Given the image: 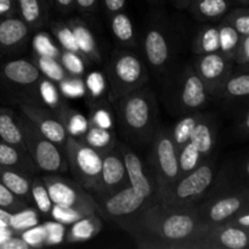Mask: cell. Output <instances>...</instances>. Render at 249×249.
<instances>
[{
  "label": "cell",
  "instance_id": "obj_11",
  "mask_svg": "<svg viewBox=\"0 0 249 249\" xmlns=\"http://www.w3.org/2000/svg\"><path fill=\"white\" fill-rule=\"evenodd\" d=\"M94 199L96 203V213L114 224L131 218L150 203L148 199L138 194L130 185L109 196L94 197Z\"/></svg>",
  "mask_w": 249,
  "mask_h": 249
},
{
  "label": "cell",
  "instance_id": "obj_33",
  "mask_svg": "<svg viewBox=\"0 0 249 249\" xmlns=\"http://www.w3.org/2000/svg\"><path fill=\"white\" fill-rule=\"evenodd\" d=\"M192 51L196 55L219 53L220 51V34H219L218 26L201 27L195 36Z\"/></svg>",
  "mask_w": 249,
  "mask_h": 249
},
{
  "label": "cell",
  "instance_id": "obj_4",
  "mask_svg": "<svg viewBox=\"0 0 249 249\" xmlns=\"http://www.w3.org/2000/svg\"><path fill=\"white\" fill-rule=\"evenodd\" d=\"M209 92L194 65H185L168 78L163 90V101L170 114L198 112L207 106Z\"/></svg>",
  "mask_w": 249,
  "mask_h": 249
},
{
  "label": "cell",
  "instance_id": "obj_21",
  "mask_svg": "<svg viewBox=\"0 0 249 249\" xmlns=\"http://www.w3.org/2000/svg\"><path fill=\"white\" fill-rule=\"evenodd\" d=\"M51 0H17V14L32 32L43 28L49 21Z\"/></svg>",
  "mask_w": 249,
  "mask_h": 249
},
{
  "label": "cell",
  "instance_id": "obj_55",
  "mask_svg": "<svg viewBox=\"0 0 249 249\" xmlns=\"http://www.w3.org/2000/svg\"><path fill=\"white\" fill-rule=\"evenodd\" d=\"M51 2L61 14H70L75 9V0H51Z\"/></svg>",
  "mask_w": 249,
  "mask_h": 249
},
{
  "label": "cell",
  "instance_id": "obj_62",
  "mask_svg": "<svg viewBox=\"0 0 249 249\" xmlns=\"http://www.w3.org/2000/svg\"><path fill=\"white\" fill-rule=\"evenodd\" d=\"M232 1L238 2V4H242L243 6H248L249 4V0H232Z\"/></svg>",
  "mask_w": 249,
  "mask_h": 249
},
{
  "label": "cell",
  "instance_id": "obj_31",
  "mask_svg": "<svg viewBox=\"0 0 249 249\" xmlns=\"http://www.w3.org/2000/svg\"><path fill=\"white\" fill-rule=\"evenodd\" d=\"M78 140L96 150L102 156L112 151L117 146L116 135H114L113 131L108 130V129L99 128L96 125H91V124L88 128L87 133Z\"/></svg>",
  "mask_w": 249,
  "mask_h": 249
},
{
  "label": "cell",
  "instance_id": "obj_44",
  "mask_svg": "<svg viewBox=\"0 0 249 249\" xmlns=\"http://www.w3.org/2000/svg\"><path fill=\"white\" fill-rule=\"evenodd\" d=\"M221 19L233 27L241 36H249V10L247 6L231 9Z\"/></svg>",
  "mask_w": 249,
  "mask_h": 249
},
{
  "label": "cell",
  "instance_id": "obj_35",
  "mask_svg": "<svg viewBox=\"0 0 249 249\" xmlns=\"http://www.w3.org/2000/svg\"><path fill=\"white\" fill-rule=\"evenodd\" d=\"M84 78V77H83ZM85 96L89 97L91 105L104 102L105 97L108 94V84H107L106 74L101 71H91L84 78Z\"/></svg>",
  "mask_w": 249,
  "mask_h": 249
},
{
  "label": "cell",
  "instance_id": "obj_47",
  "mask_svg": "<svg viewBox=\"0 0 249 249\" xmlns=\"http://www.w3.org/2000/svg\"><path fill=\"white\" fill-rule=\"evenodd\" d=\"M49 216H50L53 220L58 221V223L63 224V225H71V224H73L74 221H77L78 219L85 216V214L75 208L60 206V204H53V208H51L50 215Z\"/></svg>",
  "mask_w": 249,
  "mask_h": 249
},
{
  "label": "cell",
  "instance_id": "obj_51",
  "mask_svg": "<svg viewBox=\"0 0 249 249\" xmlns=\"http://www.w3.org/2000/svg\"><path fill=\"white\" fill-rule=\"evenodd\" d=\"M233 65L238 68L248 70L249 67V36H241V40L238 43L237 49L235 51V55L232 57Z\"/></svg>",
  "mask_w": 249,
  "mask_h": 249
},
{
  "label": "cell",
  "instance_id": "obj_16",
  "mask_svg": "<svg viewBox=\"0 0 249 249\" xmlns=\"http://www.w3.org/2000/svg\"><path fill=\"white\" fill-rule=\"evenodd\" d=\"M129 186L125 165L118 146L102 157V168L95 197H106Z\"/></svg>",
  "mask_w": 249,
  "mask_h": 249
},
{
  "label": "cell",
  "instance_id": "obj_43",
  "mask_svg": "<svg viewBox=\"0 0 249 249\" xmlns=\"http://www.w3.org/2000/svg\"><path fill=\"white\" fill-rule=\"evenodd\" d=\"M50 27H51V33H53V36L56 39V43H57V45L60 46L62 50L79 53L77 44H75V39H74V36H73V32L72 29H71V27L68 26L67 22L55 21L51 23Z\"/></svg>",
  "mask_w": 249,
  "mask_h": 249
},
{
  "label": "cell",
  "instance_id": "obj_8",
  "mask_svg": "<svg viewBox=\"0 0 249 249\" xmlns=\"http://www.w3.org/2000/svg\"><path fill=\"white\" fill-rule=\"evenodd\" d=\"M17 122L23 134L27 152L36 163V169L46 174H61L68 172L63 148L41 135L23 114L17 116Z\"/></svg>",
  "mask_w": 249,
  "mask_h": 249
},
{
  "label": "cell",
  "instance_id": "obj_41",
  "mask_svg": "<svg viewBox=\"0 0 249 249\" xmlns=\"http://www.w3.org/2000/svg\"><path fill=\"white\" fill-rule=\"evenodd\" d=\"M31 197L32 201L34 202L36 207V211L43 215L49 216L50 215L51 208H53V203L51 201L50 196H49L48 189H46L45 184H44L41 178L33 177L31 184Z\"/></svg>",
  "mask_w": 249,
  "mask_h": 249
},
{
  "label": "cell",
  "instance_id": "obj_14",
  "mask_svg": "<svg viewBox=\"0 0 249 249\" xmlns=\"http://www.w3.org/2000/svg\"><path fill=\"white\" fill-rule=\"evenodd\" d=\"M19 108L22 114L36 126L41 135L60 146L61 148L65 147V143L68 139L67 131L53 111L32 102H22Z\"/></svg>",
  "mask_w": 249,
  "mask_h": 249
},
{
  "label": "cell",
  "instance_id": "obj_10",
  "mask_svg": "<svg viewBox=\"0 0 249 249\" xmlns=\"http://www.w3.org/2000/svg\"><path fill=\"white\" fill-rule=\"evenodd\" d=\"M41 179L53 204L75 208L85 215L96 213L94 197L77 180H71L58 174H46Z\"/></svg>",
  "mask_w": 249,
  "mask_h": 249
},
{
  "label": "cell",
  "instance_id": "obj_53",
  "mask_svg": "<svg viewBox=\"0 0 249 249\" xmlns=\"http://www.w3.org/2000/svg\"><path fill=\"white\" fill-rule=\"evenodd\" d=\"M17 14V0H0V18Z\"/></svg>",
  "mask_w": 249,
  "mask_h": 249
},
{
  "label": "cell",
  "instance_id": "obj_19",
  "mask_svg": "<svg viewBox=\"0 0 249 249\" xmlns=\"http://www.w3.org/2000/svg\"><path fill=\"white\" fill-rule=\"evenodd\" d=\"M31 33L18 15L0 18V51L9 53L23 48Z\"/></svg>",
  "mask_w": 249,
  "mask_h": 249
},
{
  "label": "cell",
  "instance_id": "obj_50",
  "mask_svg": "<svg viewBox=\"0 0 249 249\" xmlns=\"http://www.w3.org/2000/svg\"><path fill=\"white\" fill-rule=\"evenodd\" d=\"M27 204L28 203L15 196L5 185L0 182V208L14 213V212H18L23 209L24 207H27Z\"/></svg>",
  "mask_w": 249,
  "mask_h": 249
},
{
  "label": "cell",
  "instance_id": "obj_27",
  "mask_svg": "<svg viewBox=\"0 0 249 249\" xmlns=\"http://www.w3.org/2000/svg\"><path fill=\"white\" fill-rule=\"evenodd\" d=\"M33 177L12 168L0 165V182L7 187L15 196L26 203L32 201L31 184Z\"/></svg>",
  "mask_w": 249,
  "mask_h": 249
},
{
  "label": "cell",
  "instance_id": "obj_12",
  "mask_svg": "<svg viewBox=\"0 0 249 249\" xmlns=\"http://www.w3.org/2000/svg\"><path fill=\"white\" fill-rule=\"evenodd\" d=\"M248 245V230L228 221L204 226L192 249H246Z\"/></svg>",
  "mask_w": 249,
  "mask_h": 249
},
{
  "label": "cell",
  "instance_id": "obj_42",
  "mask_svg": "<svg viewBox=\"0 0 249 249\" xmlns=\"http://www.w3.org/2000/svg\"><path fill=\"white\" fill-rule=\"evenodd\" d=\"M218 28L219 34H220V51L219 53H223L225 57L232 60L238 43L241 40V36L233 27H231L223 19H220Z\"/></svg>",
  "mask_w": 249,
  "mask_h": 249
},
{
  "label": "cell",
  "instance_id": "obj_28",
  "mask_svg": "<svg viewBox=\"0 0 249 249\" xmlns=\"http://www.w3.org/2000/svg\"><path fill=\"white\" fill-rule=\"evenodd\" d=\"M249 95V72L248 70L238 68L232 71L228 79L223 83L218 91L213 95L218 99H246Z\"/></svg>",
  "mask_w": 249,
  "mask_h": 249
},
{
  "label": "cell",
  "instance_id": "obj_46",
  "mask_svg": "<svg viewBox=\"0 0 249 249\" xmlns=\"http://www.w3.org/2000/svg\"><path fill=\"white\" fill-rule=\"evenodd\" d=\"M58 90L61 92V96L66 99H80L85 96V84L83 77H72L67 75L63 80L58 83Z\"/></svg>",
  "mask_w": 249,
  "mask_h": 249
},
{
  "label": "cell",
  "instance_id": "obj_52",
  "mask_svg": "<svg viewBox=\"0 0 249 249\" xmlns=\"http://www.w3.org/2000/svg\"><path fill=\"white\" fill-rule=\"evenodd\" d=\"M0 249H31L27 246V243L19 237V235L10 236L7 240L0 243Z\"/></svg>",
  "mask_w": 249,
  "mask_h": 249
},
{
  "label": "cell",
  "instance_id": "obj_13",
  "mask_svg": "<svg viewBox=\"0 0 249 249\" xmlns=\"http://www.w3.org/2000/svg\"><path fill=\"white\" fill-rule=\"evenodd\" d=\"M194 68L203 80L209 95L213 96L232 73L235 65L232 60L225 57L221 53H211L197 55Z\"/></svg>",
  "mask_w": 249,
  "mask_h": 249
},
{
  "label": "cell",
  "instance_id": "obj_1",
  "mask_svg": "<svg viewBox=\"0 0 249 249\" xmlns=\"http://www.w3.org/2000/svg\"><path fill=\"white\" fill-rule=\"evenodd\" d=\"M117 225L143 249H192L206 226L199 220L196 207L179 208L160 202H150Z\"/></svg>",
  "mask_w": 249,
  "mask_h": 249
},
{
  "label": "cell",
  "instance_id": "obj_49",
  "mask_svg": "<svg viewBox=\"0 0 249 249\" xmlns=\"http://www.w3.org/2000/svg\"><path fill=\"white\" fill-rule=\"evenodd\" d=\"M46 231L45 246H56L60 245L66 238V225L55 220H48L43 224Z\"/></svg>",
  "mask_w": 249,
  "mask_h": 249
},
{
  "label": "cell",
  "instance_id": "obj_24",
  "mask_svg": "<svg viewBox=\"0 0 249 249\" xmlns=\"http://www.w3.org/2000/svg\"><path fill=\"white\" fill-rule=\"evenodd\" d=\"M0 165L19 170L34 177L38 169L27 151L0 141Z\"/></svg>",
  "mask_w": 249,
  "mask_h": 249
},
{
  "label": "cell",
  "instance_id": "obj_56",
  "mask_svg": "<svg viewBox=\"0 0 249 249\" xmlns=\"http://www.w3.org/2000/svg\"><path fill=\"white\" fill-rule=\"evenodd\" d=\"M75 9L80 12H94L97 9V0H75Z\"/></svg>",
  "mask_w": 249,
  "mask_h": 249
},
{
  "label": "cell",
  "instance_id": "obj_25",
  "mask_svg": "<svg viewBox=\"0 0 249 249\" xmlns=\"http://www.w3.org/2000/svg\"><path fill=\"white\" fill-rule=\"evenodd\" d=\"M108 18L112 34L117 43L124 49H135L138 46V36H136L135 26L128 14L122 10L108 16Z\"/></svg>",
  "mask_w": 249,
  "mask_h": 249
},
{
  "label": "cell",
  "instance_id": "obj_2",
  "mask_svg": "<svg viewBox=\"0 0 249 249\" xmlns=\"http://www.w3.org/2000/svg\"><path fill=\"white\" fill-rule=\"evenodd\" d=\"M122 134L136 145L151 142L158 123V102L155 92L147 87L128 92L114 102Z\"/></svg>",
  "mask_w": 249,
  "mask_h": 249
},
{
  "label": "cell",
  "instance_id": "obj_45",
  "mask_svg": "<svg viewBox=\"0 0 249 249\" xmlns=\"http://www.w3.org/2000/svg\"><path fill=\"white\" fill-rule=\"evenodd\" d=\"M89 123L91 124V125L99 126V128L113 130L114 128L113 113H112L111 109H109L104 102L91 105Z\"/></svg>",
  "mask_w": 249,
  "mask_h": 249
},
{
  "label": "cell",
  "instance_id": "obj_54",
  "mask_svg": "<svg viewBox=\"0 0 249 249\" xmlns=\"http://www.w3.org/2000/svg\"><path fill=\"white\" fill-rule=\"evenodd\" d=\"M102 4H104L107 16H111V15L125 9L126 0H102Z\"/></svg>",
  "mask_w": 249,
  "mask_h": 249
},
{
  "label": "cell",
  "instance_id": "obj_15",
  "mask_svg": "<svg viewBox=\"0 0 249 249\" xmlns=\"http://www.w3.org/2000/svg\"><path fill=\"white\" fill-rule=\"evenodd\" d=\"M143 53L147 65L160 73L167 68L172 57V39L164 26L151 23L143 36Z\"/></svg>",
  "mask_w": 249,
  "mask_h": 249
},
{
  "label": "cell",
  "instance_id": "obj_23",
  "mask_svg": "<svg viewBox=\"0 0 249 249\" xmlns=\"http://www.w3.org/2000/svg\"><path fill=\"white\" fill-rule=\"evenodd\" d=\"M232 0H192L187 9L199 22L220 21L231 10Z\"/></svg>",
  "mask_w": 249,
  "mask_h": 249
},
{
  "label": "cell",
  "instance_id": "obj_20",
  "mask_svg": "<svg viewBox=\"0 0 249 249\" xmlns=\"http://www.w3.org/2000/svg\"><path fill=\"white\" fill-rule=\"evenodd\" d=\"M67 23L72 29L79 53L90 63L101 62V53L97 45L96 36L92 33L90 27L79 17H72L68 19Z\"/></svg>",
  "mask_w": 249,
  "mask_h": 249
},
{
  "label": "cell",
  "instance_id": "obj_60",
  "mask_svg": "<svg viewBox=\"0 0 249 249\" xmlns=\"http://www.w3.org/2000/svg\"><path fill=\"white\" fill-rule=\"evenodd\" d=\"M192 0H173V4H174V6L177 7V9H181V10H185L189 7V5L191 4Z\"/></svg>",
  "mask_w": 249,
  "mask_h": 249
},
{
  "label": "cell",
  "instance_id": "obj_7",
  "mask_svg": "<svg viewBox=\"0 0 249 249\" xmlns=\"http://www.w3.org/2000/svg\"><path fill=\"white\" fill-rule=\"evenodd\" d=\"M150 143V163L152 165V175L156 184V202L158 197L167 191L179 178V151L170 138L169 129L162 124L157 126Z\"/></svg>",
  "mask_w": 249,
  "mask_h": 249
},
{
  "label": "cell",
  "instance_id": "obj_22",
  "mask_svg": "<svg viewBox=\"0 0 249 249\" xmlns=\"http://www.w3.org/2000/svg\"><path fill=\"white\" fill-rule=\"evenodd\" d=\"M216 126L215 118L211 114L202 113V117L197 122L190 141L197 147L204 158L212 155L216 142Z\"/></svg>",
  "mask_w": 249,
  "mask_h": 249
},
{
  "label": "cell",
  "instance_id": "obj_59",
  "mask_svg": "<svg viewBox=\"0 0 249 249\" xmlns=\"http://www.w3.org/2000/svg\"><path fill=\"white\" fill-rule=\"evenodd\" d=\"M14 235L11 230L9 228H4V226H0V243L4 242L5 240L10 237V236Z\"/></svg>",
  "mask_w": 249,
  "mask_h": 249
},
{
  "label": "cell",
  "instance_id": "obj_18",
  "mask_svg": "<svg viewBox=\"0 0 249 249\" xmlns=\"http://www.w3.org/2000/svg\"><path fill=\"white\" fill-rule=\"evenodd\" d=\"M2 79L14 87L22 89H36L41 78L40 72L32 61L16 58L5 62L0 71Z\"/></svg>",
  "mask_w": 249,
  "mask_h": 249
},
{
  "label": "cell",
  "instance_id": "obj_17",
  "mask_svg": "<svg viewBox=\"0 0 249 249\" xmlns=\"http://www.w3.org/2000/svg\"><path fill=\"white\" fill-rule=\"evenodd\" d=\"M117 146L123 157L129 185L146 199H148L150 202H155L156 184L152 173H148L142 160L129 146L122 145V143Z\"/></svg>",
  "mask_w": 249,
  "mask_h": 249
},
{
  "label": "cell",
  "instance_id": "obj_38",
  "mask_svg": "<svg viewBox=\"0 0 249 249\" xmlns=\"http://www.w3.org/2000/svg\"><path fill=\"white\" fill-rule=\"evenodd\" d=\"M204 160L203 156L201 155L196 146L189 141L185 143L178 152V163H179V178L182 175L187 174V173L192 172L196 169L202 160Z\"/></svg>",
  "mask_w": 249,
  "mask_h": 249
},
{
  "label": "cell",
  "instance_id": "obj_29",
  "mask_svg": "<svg viewBox=\"0 0 249 249\" xmlns=\"http://www.w3.org/2000/svg\"><path fill=\"white\" fill-rule=\"evenodd\" d=\"M0 141L27 151L17 116L11 109L2 107H0Z\"/></svg>",
  "mask_w": 249,
  "mask_h": 249
},
{
  "label": "cell",
  "instance_id": "obj_26",
  "mask_svg": "<svg viewBox=\"0 0 249 249\" xmlns=\"http://www.w3.org/2000/svg\"><path fill=\"white\" fill-rule=\"evenodd\" d=\"M101 229L102 220L97 213L85 215L71 224V228L66 231L65 241L68 243L87 242L94 238L101 231Z\"/></svg>",
  "mask_w": 249,
  "mask_h": 249
},
{
  "label": "cell",
  "instance_id": "obj_37",
  "mask_svg": "<svg viewBox=\"0 0 249 249\" xmlns=\"http://www.w3.org/2000/svg\"><path fill=\"white\" fill-rule=\"evenodd\" d=\"M32 50H33V55L46 56V57H53L58 60L62 49L53 40V36L50 33L39 31L32 38Z\"/></svg>",
  "mask_w": 249,
  "mask_h": 249
},
{
  "label": "cell",
  "instance_id": "obj_30",
  "mask_svg": "<svg viewBox=\"0 0 249 249\" xmlns=\"http://www.w3.org/2000/svg\"><path fill=\"white\" fill-rule=\"evenodd\" d=\"M61 123L65 126L67 135L71 138L80 139L89 128V118L80 113L77 109H73L68 105H63L62 108L56 113Z\"/></svg>",
  "mask_w": 249,
  "mask_h": 249
},
{
  "label": "cell",
  "instance_id": "obj_3",
  "mask_svg": "<svg viewBox=\"0 0 249 249\" xmlns=\"http://www.w3.org/2000/svg\"><path fill=\"white\" fill-rule=\"evenodd\" d=\"M214 179L211 189L197 203L198 218L204 225L228 223L238 213L249 211V190L243 185H232L223 179Z\"/></svg>",
  "mask_w": 249,
  "mask_h": 249
},
{
  "label": "cell",
  "instance_id": "obj_32",
  "mask_svg": "<svg viewBox=\"0 0 249 249\" xmlns=\"http://www.w3.org/2000/svg\"><path fill=\"white\" fill-rule=\"evenodd\" d=\"M36 96H38L39 104H43L48 109L53 111V113H57L65 102L61 99V92L58 90L57 83L43 77L39 79L36 87Z\"/></svg>",
  "mask_w": 249,
  "mask_h": 249
},
{
  "label": "cell",
  "instance_id": "obj_63",
  "mask_svg": "<svg viewBox=\"0 0 249 249\" xmlns=\"http://www.w3.org/2000/svg\"><path fill=\"white\" fill-rule=\"evenodd\" d=\"M148 1H151V2H158V1H160V0H148Z\"/></svg>",
  "mask_w": 249,
  "mask_h": 249
},
{
  "label": "cell",
  "instance_id": "obj_36",
  "mask_svg": "<svg viewBox=\"0 0 249 249\" xmlns=\"http://www.w3.org/2000/svg\"><path fill=\"white\" fill-rule=\"evenodd\" d=\"M32 62L36 65V67L38 68L43 77L48 78V79L53 80L57 84L67 77V73L63 70L62 65L57 58L33 55L32 56Z\"/></svg>",
  "mask_w": 249,
  "mask_h": 249
},
{
  "label": "cell",
  "instance_id": "obj_40",
  "mask_svg": "<svg viewBox=\"0 0 249 249\" xmlns=\"http://www.w3.org/2000/svg\"><path fill=\"white\" fill-rule=\"evenodd\" d=\"M58 61L67 75H72V77H84L87 73V67L90 63L82 53L67 50L61 51Z\"/></svg>",
  "mask_w": 249,
  "mask_h": 249
},
{
  "label": "cell",
  "instance_id": "obj_34",
  "mask_svg": "<svg viewBox=\"0 0 249 249\" xmlns=\"http://www.w3.org/2000/svg\"><path fill=\"white\" fill-rule=\"evenodd\" d=\"M202 117V112H192V113L182 114L181 119L177 122V124L174 125V128L172 130H169L170 138H172L173 142H174L175 147L178 148V151L190 141L192 135V131H194L195 126H196L197 122L199 121V118Z\"/></svg>",
  "mask_w": 249,
  "mask_h": 249
},
{
  "label": "cell",
  "instance_id": "obj_58",
  "mask_svg": "<svg viewBox=\"0 0 249 249\" xmlns=\"http://www.w3.org/2000/svg\"><path fill=\"white\" fill-rule=\"evenodd\" d=\"M240 134L242 135L247 136L248 135V130H249V113H248V109H246L245 113H243V118L242 121H240Z\"/></svg>",
  "mask_w": 249,
  "mask_h": 249
},
{
  "label": "cell",
  "instance_id": "obj_5",
  "mask_svg": "<svg viewBox=\"0 0 249 249\" xmlns=\"http://www.w3.org/2000/svg\"><path fill=\"white\" fill-rule=\"evenodd\" d=\"M105 74L108 84L107 99L111 104L128 92L145 87L148 80L145 62L129 49H119L112 53L105 68Z\"/></svg>",
  "mask_w": 249,
  "mask_h": 249
},
{
  "label": "cell",
  "instance_id": "obj_9",
  "mask_svg": "<svg viewBox=\"0 0 249 249\" xmlns=\"http://www.w3.org/2000/svg\"><path fill=\"white\" fill-rule=\"evenodd\" d=\"M63 151L68 169L74 175L75 180L88 191H96L104 156L78 139L71 136H68Z\"/></svg>",
  "mask_w": 249,
  "mask_h": 249
},
{
  "label": "cell",
  "instance_id": "obj_61",
  "mask_svg": "<svg viewBox=\"0 0 249 249\" xmlns=\"http://www.w3.org/2000/svg\"><path fill=\"white\" fill-rule=\"evenodd\" d=\"M11 216V212H7L5 209L0 208V220H2L4 223H9V219Z\"/></svg>",
  "mask_w": 249,
  "mask_h": 249
},
{
  "label": "cell",
  "instance_id": "obj_39",
  "mask_svg": "<svg viewBox=\"0 0 249 249\" xmlns=\"http://www.w3.org/2000/svg\"><path fill=\"white\" fill-rule=\"evenodd\" d=\"M36 224H39V212L34 208L24 207L21 211L11 213L7 226L12 232L18 235L19 232L36 225Z\"/></svg>",
  "mask_w": 249,
  "mask_h": 249
},
{
  "label": "cell",
  "instance_id": "obj_48",
  "mask_svg": "<svg viewBox=\"0 0 249 249\" xmlns=\"http://www.w3.org/2000/svg\"><path fill=\"white\" fill-rule=\"evenodd\" d=\"M18 235L19 237L27 243V246H28L29 248L45 247L46 231H45V228H44V225L36 224V225L32 226V228L19 232Z\"/></svg>",
  "mask_w": 249,
  "mask_h": 249
},
{
  "label": "cell",
  "instance_id": "obj_6",
  "mask_svg": "<svg viewBox=\"0 0 249 249\" xmlns=\"http://www.w3.org/2000/svg\"><path fill=\"white\" fill-rule=\"evenodd\" d=\"M215 179V158L208 157L192 172L178 178L177 181L163 192L156 202L169 207L189 208L197 203L211 189Z\"/></svg>",
  "mask_w": 249,
  "mask_h": 249
},
{
  "label": "cell",
  "instance_id": "obj_57",
  "mask_svg": "<svg viewBox=\"0 0 249 249\" xmlns=\"http://www.w3.org/2000/svg\"><path fill=\"white\" fill-rule=\"evenodd\" d=\"M249 211H245V212H241V213H238L237 215L233 216L232 219H231V223L235 224V225L240 226V228L242 229H246V230H249V214H248Z\"/></svg>",
  "mask_w": 249,
  "mask_h": 249
}]
</instances>
